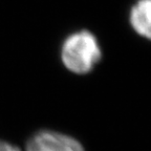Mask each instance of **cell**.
Wrapping results in <instances>:
<instances>
[{"label": "cell", "instance_id": "obj_3", "mask_svg": "<svg viewBox=\"0 0 151 151\" xmlns=\"http://www.w3.org/2000/svg\"><path fill=\"white\" fill-rule=\"evenodd\" d=\"M130 23L142 37L151 40V0H139L131 9Z\"/></svg>", "mask_w": 151, "mask_h": 151}, {"label": "cell", "instance_id": "obj_1", "mask_svg": "<svg viewBox=\"0 0 151 151\" xmlns=\"http://www.w3.org/2000/svg\"><path fill=\"white\" fill-rule=\"evenodd\" d=\"M101 48L91 33L82 31L69 36L63 43L62 62L68 70L75 73H87L100 61Z\"/></svg>", "mask_w": 151, "mask_h": 151}, {"label": "cell", "instance_id": "obj_2", "mask_svg": "<svg viewBox=\"0 0 151 151\" xmlns=\"http://www.w3.org/2000/svg\"><path fill=\"white\" fill-rule=\"evenodd\" d=\"M26 151H85L77 139L68 135L43 130L36 133L26 145Z\"/></svg>", "mask_w": 151, "mask_h": 151}, {"label": "cell", "instance_id": "obj_4", "mask_svg": "<svg viewBox=\"0 0 151 151\" xmlns=\"http://www.w3.org/2000/svg\"><path fill=\"white\" fill-rule=\"evenodd\" d=\"M0 151H21L18 147L14 146L11 143L0 141Z\"/></svg>", "mask_w": 151, "mask_h": 151}]
</instances>
